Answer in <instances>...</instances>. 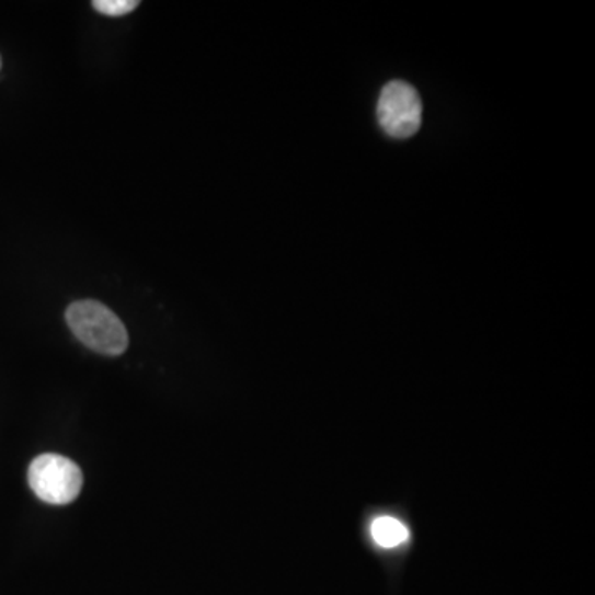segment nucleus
<instances>
[{
    "label": "nucleus",
    "mask_w": 595,
    "mask_h": 595,
    "mask_svg": "<svg viewBox=\"0 0 595 595\" xmlns=\"http://www.w3.org/2000/svg\"><path fill=\"white\" fill-rule=\"evenodd\" d=\"M67 323L75 336L94 353L119 356L128 350V331L105 305L77 301L67 310Z\"/></svg>",
    "instance_id": "f257e3e1"
},
{
    "label": "nucleus",
    "mask_w": 595,
    "mask_h": 595,
    "mask_svg": "<svg viewBox=\"0 0 595 595\" xmlns=\"http://www.w3.org/2000/svg\"><path fill=\"white\" fill-rule=\"evenodd\" d=\"M28 484L42 502L48 505H68L75 502L83 488V473L70 458L44 454L28 468Z\"/></svg>",
    "instance_id": "f03ea898"
},
{
    "label": "nucleus",
    "mask_w": 595,
    "mask_h": 595,
    "mask_svg": "<svg viewBox=\"0 0 595 595\" xmlns=\"http://www.w3.org/2000/svg\"><path fill=\"white\" fill-rule=\"evenodd\" d=\"M380 128L396 139H408L422 125V100L417 90L405 81H390L380 91L377 103Z\"/></svg>",
    "instance_id": "7ed1b4c3"
},
{
    "label": "nucleus",
    "mask_w": 595,
    "mask_h": 595,
    "mask_svg": "<svg viewBox=\"0 0 595 595\" xmlns=\"http://www.w3.org/2000/svg\"><path fill=\"white\" fill-rule=\"evenodd\" d=\"M370 538L382 549H396L409 541V529L401 519L380 515L370 523Z\"/></svg>",
    "instance_id": "20e7f679"
},
{
    "label": "nucleus",
    "mask_w": 595,
    "mask_h": 595,
    "mask_svg": "<svg viewBox=\"0 0 595 595\" xmlns=\"http://www.w3.org/2000/svg\"><path fill=\"white\" fill-rule=\"evenodd\" d=\"M138 0H96L93 2L94 11L108 18H122L138 8Z\"/></svg>",
    "instance_id": "39448f33"
},
{
    "label": "nucleus",
    "mask_w": 595,
    "mask_h": 595,
    "mask_svg": "<svg viewBox=\"0 0 595 595\" xmlns=\"http://www.w3.org/2000/svg\"><path fill=\"white\" fill-rule=\"evenodd\" d=\"M0 67H2V61H0Z\"/></svg>",
    "instance_id": "423d86ee"
}]
</instances>
